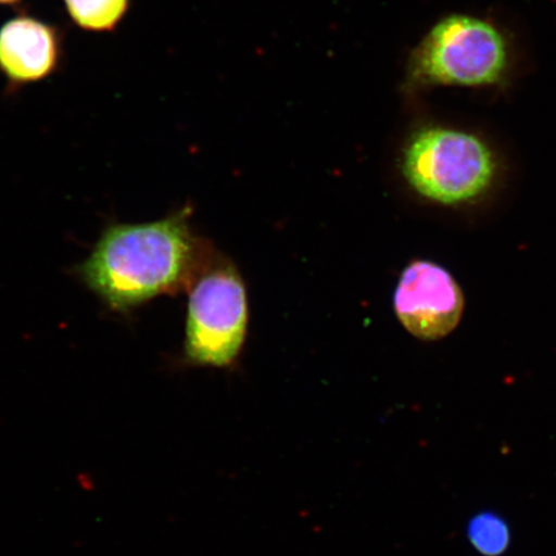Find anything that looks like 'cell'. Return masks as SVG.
<instances>
[{
    "mask_svg": "<svg viewBox=\"0 0 556 556\" xmlns=\"http://www.w3.org/2000/svg\"><path fill=\"white\" fill-rule=\"evenodd\" d=\"M62 38L45 21L20 15L0 27V73L23 87L51 76L61 64Z\"/></svg>",
    "mask_w": 556,
    "mask_h": 556,
    "instance_id": "8992f818",
    "label": "cell"
},
{
    "mask_svg": "<svg viewBox=\"0 0 556 556\" xmlns=\"http://www.w3.org/2000/svg\"><path fill=\"white\" fill-rule=\"evenodd\" d=\"M18 2L20 0H0V5H13Z\"/></svg>",
    "mask_w": 556,
    "mask_h": 556,
    "instance_id": "9c48e42d",
    "label": "cell"
},
{
    "mask_svg": "<svg viewBox=\"0 0 556 556\" xmlns=\"http://www.w3.org/2000/svg\"><path fill=\"white\" fill-rule=\"evenodd\" d=\"M510 67L509 40L496 24L451 13L416 48L409 78L419 87L491 88L506 80Z\"/></svg>",
    "mask_w": 556,
    "mask_h": 556,
    "instance_id": "7a4b0ae2",
    "label": "cell"
},
{
    "mask_svg": "<svg viewBox=\"0 0 556 556\" xmlns=\"http://www.w3.org/2000/svg\"><path fill=\"white\" fill-rule=\"evenodd\" d=\"M245 287L232 267L208 270L194 285L187 312L185 353L194 365L224 367L247 336Z\"/></svg>",
    "mask_w": 556,
    "mask_h": 556,
    "instance_id": "277c9868",
    "label": "cell"
},
{
    "mask_svg": "<svg viewBox=\"0 0 556 556\" xmlns=\"http://www.w3.org/2000/svg\"><path fill=\"white\" fill-rule=\"evenodd\" d=\"M130 0H64L73 23L81 30L111 33L127 15Z\"/></svg>",
    "mask_w": 556,
    "mask_h": 556,
    "instance_id": "52a82bcc",
    "label": "cell"
},
{
    "mask_svg": "<svg viewBox=\"0 0 556 556\" xmlns=\"http://www.w3.org/2000/svg\"><path fill=\"white\" fill-rule=\"evenodd\" d=\"M187 217L184 211L151 224L108 227L76 274L115 312L176 291L190 277L194 261Z\"/></svg>",
    "mask_w": 556,
    "mask_h": 556,
    "instance_id": "6da1fadb",
    "label": "cell"
},
{
    "mask_svg": "<svg viewBox=\"0 0 556 556\" xmlns=\"http://www.w3.org/2000/svg\"><path fill=\"white\" fill-rule=\"evenodd\" d=\"M467 539L477 553L483 556H502L510 546V527L496 513H478L468 521Z\"/></svg>",
    "mask_w": 556,
    "mask_h": 556,
    "instance_id": "ba28073f",
    "label": "cell"
},
{
    "mask_svg": "<svg viewBox=\"0 0 556 556\" xmlns=\"http://www.w3.org/2000/svg\"><path fill=\"white\" fill-rule=\"evenodd\" d=\"M460 288L446 269L417 261L403 270L394 294V309L414 337L437 340L448 336L463 315Z\"/></svg>",
    "mask_w": 556,
    "mask_h": 556,
    "instance_id": "5b68a950",
    "label": "cell"
},
{
    "mask_svg": "<svg viewBox=\"0 0 556 556\" xmlns=\"http://www.w3.org/2000/svg\"><path fill=\"white\" fill-rule=\"evenodd\" d=\"M495 150L475 131L429 124L408 139L402 173L409 186L433 203L463 205L483 197L495 182Z\"/></svg>",
    "mask_w": 556,
    "mask_h": 556,
    "instance_id": "3957f363",
    "label": "cell"
}]
</instances>
